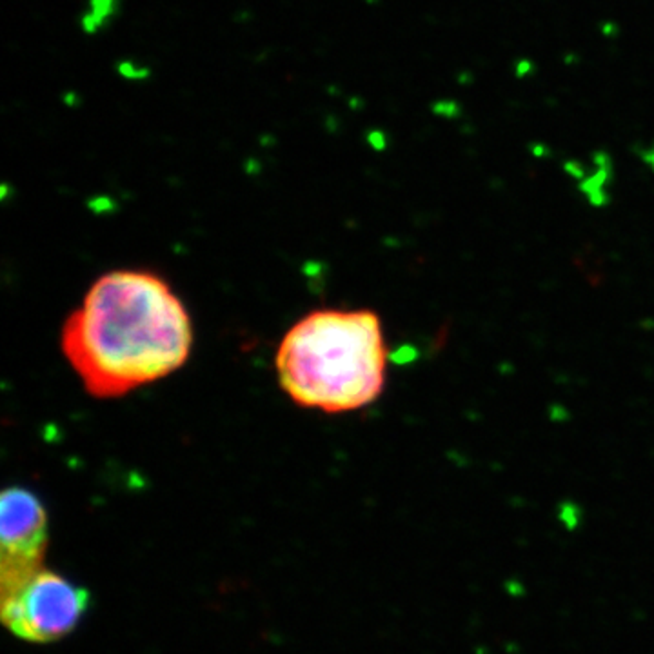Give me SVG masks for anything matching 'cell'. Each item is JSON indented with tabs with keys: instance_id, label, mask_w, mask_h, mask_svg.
Segmentation results:
<instances>
[{
	"instance_id": "1",
	"label": "cell",
	"mask_w": 654,
	"mask_h": 654,
	"mask_svg": "<svg viewBox=\"0 0 654 654\" xmlns=\"http://www.w3.org/2000/svg\"><path fill=\"white\" fill-rule=\"evenodd\" d=\"M193 329L167 283L148 271H113L64 322L60 345L84 389L119 398L186 364Z\"/></svg>"
},
{
	"instance_id": "2",
	"label": "cell",
	"mask_w": 654,
	"mask_h": 654,
	"mask_svg": "<svg viewBox=\"0 0 654 654\" xmlns=\"http://www.w3.org/2000/svg\"><path fill=\"white\" fill-rule=\"evenodd\" d=\"M282 389L294 404L347 412L373 404L386 386L387 345L369 310H318L285 333L277 351Z\"/></svg>"
},
{
	"instance_id": "3",
	"label": "cell",
	"mask_w": 654,
	"mask_h": 654,
	"mask_svg": "<svg viewBox=\"0 0 654 654\" xmlns=\"http://www.w3.org/2000/svg\"><path fill=\"white\" fill-rule=\"evenodd\" d=\"M88 603V591L60 574L38 571L2 598V622L22 640L55 642L77 627Z\"/></svg>"
},
{
	"instance_id": "4",
	"label": "cell",
	"mask_w": 654,
	"mask_h": 654,
	"mask_svg": "<svg viewBox=\"0 0 654 654\" xmlns=\"http://www.w3.org/2000/svg\"><path fill=\"white\" fill-rule=\"evenodd\" d=\"M47 541L46 509L32 491L10 487L0 496L2 596L22 587L42 563Z\"/></svg>"
},
{
	"instance_id": "5",
	"label": "cell",
	"mask_w": 654,
	"mask_h": 654,
	"mask_svg": "<svg viewBox=\"0 0 654 654\" xmlns=\"http://www.w3.org/2000/svg\"><path fill=\"white\" fill-rule=\"evenodd\" d=\"M122 0H88V10L80 19L86 35H95L113 21L120 10Z\"/></svg>"
},
{
	"instance_id": "6",
	"label": "cell",
	"mask_w": 654,
	"mask_h": 654,
	"mask_svg": "<svg viewBox=\"0 0 654 654\" xmlns=\"http://www.w3.org/2000/svg\"><path fill=\"white\" fill-rule=\"evenodd\" d=\"M117 73H119L120 77L126 78V80H145V78H150L151 69L150 67L139 66L133 60H120L117 64Z\"/></svg>"
}]
</instances>
